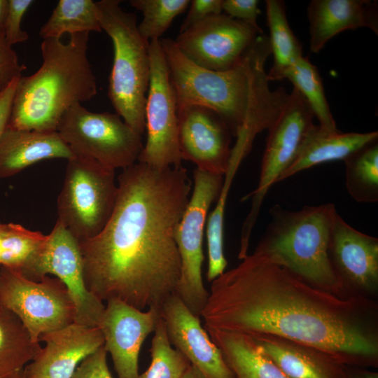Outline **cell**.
I'll list each match as a JSON object with an SVG mask.
<instances>
[{
	"mask_svg": "<svg viewBox=\"0 0 378 378\" xmlns=\"http://www.w3.org/2000/svg\"><path fill=\"white\" fill-rule=\"evenodd\" d=\"M206 330L274 335L315 347L351 367H377V305L340 297L255 249L211 281L200 313Z\"/></svg>",
	"mask_w": 378,
	"mask_h": 378,
	"instance_id": "6da1fadb",
	"label": "cell"
},
{
	"mask_svg": "<svg viewBox=\"0 0 378 378\" xmlns=\"http://www.w3.org/2000/svg\"><path fill=\"white\" fill-rule=\"evenodd\" d=\"M118 183L109 220L78 242L85 284L103 302L160 309L180 277L175 232L192 182L181 165L160 169L138 162L122 169Z\"/></svg>",
	"mask_w": 378,
	"mask_h": 378,
	"instance_id": "7a4b0ae2",
	"label": "cell"
},
{
	"mask_svg": "<svg viewBox=\"0 0 378 378\" xmlns=\"http://www.w3.org/2000/svg\"><path fill=\"white\" fill-rule=\"evenodd\" d=\"M173 85L177 109L191 105L216 113L232 136L252 139L269 130L289 94L284 88L271 90L265 63L271 54L268 36L258 35L243 60L225 71L203 69L190 62L170 38H160Z\"/></svg>",
	"mask_w": 378,
	"mask_h": 378,
	"instance_id": "3957f363",
	"label": "cell"
},
{
	"mask_svg": "<svg viewBox=\"0 0 378 378\" xmlns=\"http://www.w3.org/2000/svg\"><path fill=\"white\" fill-rule=\"evenodd\" d=\"M89 34L43 39V58L33 74L21 76L15 87L7 127L40 132L57 131L63 114L97 93L96 78L88 57Z\"/></svg>",
	"mask_w": 378,
	"mask_h": 378,
	"instance_id": "277c9868",
	"label": "cell"
},
{
	"mask_svg": "<svg viewBox=\"0 0 378 378\" xmlns=\"http://www.w3.org/2000/svg\"><path fill=\"white\" fill-rule=\"evenodd\" d=\"M333 204L304 206L288 211L279 204L270 209L271 220L255 249L278 256L312 285L340 297L351 295L329 257Z\"/></svg>",
	"mask_w": 378,
	"mask_h": 378,
	"instance_id": "5b68a950",
	"label": "cell"
},
{
	"mask_svg": "<svg viewBox=\"0 0 378 378\" xmlns=\"http://www.w3.org/2000/svg\"><path fill=\"white\" fill-rule=\"evenodd\" d=\"M120 3L119 0L96 2L102 29L113 46L108 95L116 113L143 135L150 79V42L139 32L134 13L123 10Z\"/></svg>",
	"mask_w": 378,
	"mask_h": 378,
	"instance_id": "8992f818",
	"label": "cell"
},
{
	"mask_svg": "<svg viewBox=\"0 0 378 378\" xmlns=\"http://www.w3.org/2000/svg\"><path fill=\"white\" fill-rule=\"evenodd\" d=\"M115 170L96 160L74 155L68 160L57 198V220L82 241L98 234L115 206Z\"/></svg>",
	"mask_w": 378,
	"mask_h": 378,
	"instance_id": "52a82bcc",
	"label": "cell"
},
{
	"mask_svg": "<svg viewBox=\"0 0 378 378\" xmlns=\"http://www.w3.org/2000/svg\"><path fill=\"white\" fill-rule=\"evenodd\" d=\"M57 132L74 155L114 170L136 163L144 147L142 135L117 113L91 112L81 104L63 114Z\"/></svg>",
	"mask_w": 378,
	"mask_h": 378,
	"instance_id": "ba28073f",
	"label": "cell"
},
{
	"mask_svg": "<svg viewBox=\"0 0 378 378\" xmlns=\"http://www.w3.org/2000/svg\"><path fill=\"white\" fill-rule=\"evenodd\" d=\"M193 179L192 191L175 232L181 259V274L175 293L200 317L209 297L202 272L204 232L209 210L221 191L223 176L196 169Z\"/></svg>",
	"mask_w": 378,
	"mask_h": 378,
	"instance_id": "9c48e42d",
	"label": "cell"
},
{
	"mask_svg": "<svg viewBox=\"0 0 378 378\" xmlns=\"http://www.w3.org/2000/svg\"><path fill=\"white\" fill-rule=\"evenodd\" d=\"M314 114L302 94L295 88L279 117L268 130L257 188L241 198H251V209L241 226L238 257L248 254L250 237L264 199L279 176L295 159L307 134L314 126Z\"/></svg>",
	"mask_w": 378,
	"mask_h": 378,
	"instance_id": "30bf717a",
	"label": "cell"
},
{
	"mask_svg": "<svg viewBox=\"0 0 378 378\" xmlns=\"http://www.w3.org/2000/svg\"><path fill=\"white\" fill-rule=\"evenodd\" d=\"M0 304L14 313L35 342L41 335L75 322L76 309L64 283L45 276L40 281L1 266Z\"/></svg>",
	"mask_w": 378,
	"mask_h": 378,
	"instance_id": "8fae6325",
	"label": "cell"
},
{
	"mask_svg": "<svg viewBox=\"0 0 378 378\" xmlns=\"http://www.w3.org/2000/svg\"><path fill=\"white\" fill-rule=\"evenodd\" d=\"M150 79L145 105L147 139L138 162L162 169L181 165L175 92L160 40L149 43Z\"/></svg>",
	"mask_w": 378,
	"mask_h": 378,
	"instance_id": "7c38bea8",
	"label": "cell"
},
{
	"mask_svg": "<svg viewBox=\"0 0 378 378\" xmlns=\"http://www.w3.org/2000/svg\"><path fill=\"white\" fill-rule=\"evenodd\" d=\"M262 34L261 29L220 13L179 33L174 43L198 66L225 71L238 65Z\"/></svg>",
	"mask_w": 378,
	"mask_h": 378,
	"instance_id": "4fadbf2b",
	"label": "cell"
},
{
	"mask_svg": "<svg viewBox=\"0 0 378 378\" xmlns=\"http://www.w3.org/2000/svg\"><path fill=\"white\" fill-rule=\"evenodd\" d=\"M48 274L60 279L67 288L75 306V323L99 328L105 305L87 288L78 241L58 220L47 235L32 280L40 281Z\"/></svg>",
	"mask_w": 378,
	"mask_h": 378,
	"instance_id": "5bb4252c",
	"label": "cell"
},
{
	"mask_svg": "<svg viewBox=\"0 0 378 378\" xmlns=\"http://www.w3.org/2000/svg\"><path fill=\"white\" fill-rule=\"evenodd\" d=\"M178 143L182 160L197 169L223 176L230 164L232 134L211 109L187 106L177 109Z\"/></svg>",
	"mask_w": 378,
	"mask_h": 378,
	"instance_id": "9a60e30c",
	"label": "cell"
},
{
	"mask_svg": "<svg viewBox=\"0 0 378 378\" xmlns=\"http://www.w3.org/2000/svg\"><path fill=\"white\" fill-rule=\"evenodd\" d=\"M160 317L159 309L144 312L118 300L106 301L99 328L118 378H139L141 346Z\"/></svg>",
	"mask_w": 378,
	"mask_h": 378,
	"instance_id": "2e32d148",
	"label": "cell"
},
{
	"mask_svg": "<svg viewBox=\"0 0 378 378\" xmlns=\"http://www.w3.org/2000/svg\"><path fill=\"white\" fill-rule=\"evenodd\" d=\"M329 257L337 276L352 295L370 298L378 288V239L348 224L336 211Z\"/></svg>",
	"mask_w": 378,
	"mask_h": 378,
	"instance_id": "e0dca14e",
	"label": "cell"
},
{
	"mask_svg": "<svg viewBox=\"0 0 378 378\" xmlns=\"http://www.w3.org/2000/svg\"><path fill=\"white\" fill-rule=\"evenodd\" d=\"M169 340L204 378H235L218 346L194 314L174 293L160 309Z\"/></svg>",
	"mask_w": 378,
	"mask_h": 378,
	"instance_id": "ac0fdd59",
	"label": "cell"
},
{
	"mask_svg": "<svg viewBox=\"0 0 378 378\" xmlns=\"http://www.w3.org/2000/svg\"><path fill=\"white\" fill-rule=\"evenodd\" d=\"M38 341L45 346L25 366L22 378H71L80 363L104 343L99 328L75 322L41 335Z\"/></svg>",
	"mask_w": 378,
	"mask_h": 378,
	"instance_id": "d6986e66",
	"label": "cell"
},
{
	"mask_svg": "<svg viewBox=\"0 0 378 378\" xmlns=\"http://www.w3.org/2000/svg\"><path fill=\"white\" fill-rule=\"evenodd\" d=\"M310 50L317 53L333 36L368 27L378 34L377 4L369 0H312L307 7Z\"/></svg>",
	"mask_w": 378,
	"mask_h": 378,
	"instance_id": "ffe728a7",
	"label": "cell"
},
{
	"mask_svg": "<svg viewBox=\"0 0 378 378\" xmlns=\"http://www.w3.org/2000/svg\"><path fill=\"white\" fill-rule=\"evenodd\" d=\"M74 155L57 131L6 127L0 139V178L14 176L44 160L64 158L69 160Z\"/></svg>",
	"mask_w": 378,
	"mask_h": 378,
	"instance_id": "44dd1931",
	"label": "cell"
},
{
	"mask_svg": "<svg viewBox=\"0 0 378 378\" xmlns=\"http://www.w3.org/2000/svg\"><path fill=\"white\" fill-rule=\"evenodd\" d=\"M253 338L290 378H346V365L315 347L274 335Z\"/></svg>",
	"mask_w": 378,
	"mask_h": 378,
	"instance_id": "7402d4cb",
	"label": "cell"
},
{
	"mask_svg": "<svg viewBox=\"0 0 378 378\" xmlns=\"http://www.w3.org/2000/svg\"><path fill=\"white\" fill-rule=\"evenodd\" d=\"M377 139V131L331 132L314 125L304 138L295 159L276 183L317 164L343 160L358 148Z\"/></svg>",
	"mask_w": 378,
	"mask_h": 378,
	"instance_id": "603a6c76",
	"label": "cell"
},
{
	"mask_svg": "<svg viewBox=\"0 0 378 378\" xmlns=\"http://www.w3.org/2000/svg\"><path fill=\"white\" fill-rule=\"evenodd\" d=\"M206 332L235 378H290L253 337L222 330Z\"/></svg>",
	"mask_w": 378,
	"mask_h": 378,
	"instance_id": "cb8c5ba5",
	"label": "cell"
},
{
	"mask_svg": "<svg viewBox=\"0 0 378 378\" xmlns=\"http://www.w3.org/2000/svg\"><path fill=\"white\" fill-rule=\"evenodd\" d=\"M41 349L20 319L0 304V378H22Z\"/></svg>",
	"mask_w": 378,
	"mask_h": 378,
	"instance_id": "d4e9b609",
	"label": "cell"
},
{
	"mask_svg": "<svg viewBox=\"0 0 378 378\" xmlns=\"http://www.w3.org/2000/svg\"><path fill=\"white\" fill-rule=\"evenodd\" d=\"M46 239L47 235L20 224L0 222V265L32 280L34 266Z\"/></svg>",
	"mask_w": 378,
	"mask_h": 378,
	"instance_id": "484cf974",
	"label": "cell"
},
{
	"mask_svg": "<svg viewBox=\"0 0 378 378\" xmlns=\"http://www.w3.org/2000/svg\"><path fill=\"white\" fill-rule=\"evenodd\" d=\"M266 15L270 29L269 42L273 64L267 75L269 81L281 80L282 75L302 57V47L290 29L286 14L285 3L267 0Z\"/></svg>",
	"mask_w": 378,
	"mask_h": 378,
	"instance_id": "4316f807",
	"label": "cell"
},
{
	"mask_svg": "<svg viewBox=\"0 0 378 378\" xmlns=\"http://www.w3.org/2000/svg\"><path fill=\"white\" fill-rule=\"evenodd\" d=\"M343 161L349 195L358 202H377L378 139L358 148Z\"/></svg>",
	"mask_w": 378,
	"mask_h": 378,
	"instance_id": "83f0119b",
	"label": "cell"
},
{
	"mask_svg": "<svg viewBox=\"0 0 378 378\" xmlns=\"http://www.w3.org/2000/svg\"><path fill=\"white\" fill-rule=\"evenodd\" d=\"M96 2L92 0H60L39 34L43 39L61 38L64 34L101 31Z\"/></svg>",
	"mask_w": 378,
	"mask_h": 378,
	"instance_id": "f1b7e54d",
	"label": "cell"
},
{
	"mask_svg": "<svg viewBox=\"0 0 378 378\" xmlns=\"http://www.w3.org/2000/svg\"><path fill=\"white\" fill-rule=\"evenodd\" d=\"M304 97L323 129L338 132L325 94L318 71L307 57H301L282 75Z\"/></svg>",
	"mask_w": 378,
	"mask_h": 378,
	"instance_id": "f546056e",
	"label": "cell"
},
{
	"mask_svg": "<svg viewBox=\"0 0 378 378\" xmlns=\"http://www.w3.org/2000/svg\"><path fill=\"white\" fill-rule=\"evenodd\" d=\"M153 332L150 349L151 362L139 378H181L191 364L171 344L161 317Z\"/></svg>",
	"mask_w": 378,
	"mask_h": 378,
	"instance_id": "4dcf8cb0",
	"label": "cell"
},
{
	"mask_svg": "<svg viewBox=\"0 0 378 378\" xmlns=\"http://www.w3.org/2000/svg\"><path fill=\"white\" fill-rule=\"evenodd\" d=\"M189 0H131L130 4L141 11L143 19L137 25L148 41L160 40L174 19L188 7Z\"/></svg>",
	"mask_w": 378,
	"mask_h": 378,
	"instance_id": "1f68e13d",
	"label": "cell"
},
{
	"mask_svg": "<svg viewBox=\"0 0 378 378\" xmlns=\"http://www.w3.org/2000/svg\"><path fill=\"white\" fill-rule=\"evenodd\" d=\"M33 2L32 0H8L4 36L10 46L22 43L29 38L27 31L21 28V22Z\"/></svg>",
	"mask_w": 378,
	"mask_h": 378,
	"instance_id": "d6a6232c",
	"label": "cell"
},
{
	"mask_svg": "<svg viewBox=\"0 0 378 378\" xmlns=\"http://www.w3.org/2000/svg\"><path fill=\"white\" fill-rule=\"evenodd\" d=\"M26 69L19 62L15 51L6 41L4 36L0 35V93L15 79L22 76Z\"/></svg>",
	"mask_w": 378,
	"mask_h": 378,
	"instance_id": "836d02e7",
	"label": "cell"
},
{
	"mask_svg": "<svg viewBox=\"0 0 378 378\" xmlns=\"http://www.w3.org/2000/svg\"><path fill=\"white\" fill-rule=\"evenodd\" d=\"M104 346L84 359L71 378H113L106 362Z\"/></svg>",
	"mask_w": 378,
	"mask_h": 378,
	"instance_id": "e575fe53",
	"label": "cell"
},
{
	"mask_svg": "<svg viewBox=\"0 0 378 378\" xmlns=\"http://www.w3.org/2000/svg\"><path fill=\"white\" fill-rule=\"evenodd\" d=\"M258 2L257 0H223L222 10L232 18L260 29L257 23L260 14Z\"/></svg>",
	"mask_w": 378,
	"mask_h": 378,
	"instance_id": "d590c367",
	"label": "cell"
},
{
	"mask_svg": "<svg viewBox=\"0 0 378 378\" xmlns=\"http://www.w3.org/2000/svg\"><path fill=\"white\" fill-rule=\"evenodd\" d=\"M223 0H192L188 13L181 26L180 33L183 32L208 17L220 14L222 12Z\"/></svg>",
	"mask_w": 378,
	"mask_h": 378,
	"instance_id": "8d00e7d4",
	"label": "cell"
},
{
	"mask_svg": "<svg viewBox=\"0 0 378 378\" xmlns=\"http://www.w3.org/2000/svg\"><path fill=\"white\" fill-rule=\"evenodd\" d=\"M19 78L14 80L0 93V139L8 124L15 87Z\"/></svg>",
	"mask_w": 378,
	"mask_h": 378,
	"instance_id": "74e56055",
	"label": "cell"
},
{
	"mask_svg": "<svg viewBox=\"0 0 378 378\" xmlns=\"http://www.w3.org/2000/svg\"><path fill=\"white\" fill-rule=\"evenodd\" d=\"M346 378H378V373L358 367H345Z\"/></svg>",
	"mask_w": 378,
	"mask_h": 378,
	"instance_id": "f35d334b",
	"label": "cell"
},
{
	"mask_svg": "<svg viewBox=\"0 0 378 378\" xmlns=\"http://www.w3.org/2000/svg\"><path fill=\"white\" fill-rule=\"evenodd\" d=\"M7 4L8 0H0V35L3 36Z\"/></svg>",
	"mask_w": 378,
	"mask_h": 378,
	"instance_id": "ab89813d",
	"label": "cell"
},
{
	"mask_svg": "<svg viewBox=\"0 0 378 378\" xmlns=\"http://www.w3.org/2000/svg\"><path fill=\"white\" fill-rule=\"evenodd\" d=\"M181 378H204L202 374L192 365L189 366Z\"/></svg>",
	"mask_w": 378,
	"mask_h": 378,
	"instance_id": "60d3db41",
	"label": "cell"
},
{
	"mask_svg": "<svg viewBox=\"0 0 378 378\" xmlns=\"http://www.w3.org/2000/svg\"><path fill=\"white\" fill-rule=\"evenodd\" d=\"M0 270H1V265H0Z\"/></svg>",
	"mask_w": 378,
	"mask_h": 378,
	"instance_id": "b9f144b4",
	"label": "cell"
}]
</instances>
